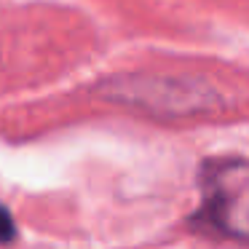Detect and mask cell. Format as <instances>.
<instances>
[{"label": "cell", "mask_w": 249, "mask_h": 249, "mask_svg": "<svg viewBox=\"0 0 249 249\" xmlns=\"http://www.w3.org/2000/svg\"><path fill=\"white\" fill-rule=\"evenodd\" d=\"M99 94L107 102L161 118H190L220 107V94L209 83L182 75H121L105 81Z\"/></svg>", "instance_id": "1"}, {"label": "cell", "mask_w": 249, "mask_h": 249, "mask_svg": "<svg viewBox=\"0 0 249 249\" xmlns=\"http://www.w3.org/2000/svg\"><path fill=\"white\" fill-rule=\"evenodd\" d=\"M17 236V225H14V217L6 206H0V244H8Z\"/></svg>", "instance_id": "2"}]
</instances>
